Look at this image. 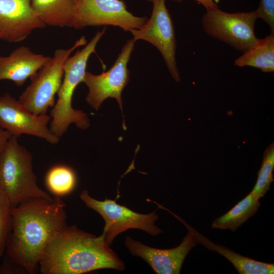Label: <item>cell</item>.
Returning a JSON list of instances; mask_svg holds the SVG:
<instances>
[{
  "mask_svg": "<svg viewBox=\"0 0 274 274\" xmlns=\"http://www.w3.org/2000/svg\"><path fill=\"white\" fill-rule=\"evenodd\" d=\"M65 204L60 197H36L13 207L6 250L10 260L33 274L47 246L66 225Z\"/></svg>",
  "mask_w": 274,
  "mask_h": 274,
  "instance_id": "1",
  "label": "cell"
},
{
  "mask_svg": "<svg viewBox=\"0 0 274 274\" xmlns=\"http://www.w3.org/2000/svg\"><path fill=\"white\" fill-rule=\"evenodd\" d=\"M101 235L66 225L51 239L40 261L42 274H82L100 269L123 271L124 262Z\"/></svg>",
  "mask_w": 274,
  "mask_h": 274,
  "instance_id": "2",
  "label": "cell"
},
{
  "mask_svg": "<svg viewBox=\"0 0 274 274\" xmlns=\"http://www.w3.org/2000/svg\"><path fill=\"white\" fill-rule=\"evenodd\" d=\"M106 30L105 27L97 31L83 48L70 56L65 62L62 82L57 92L58 98L50 115L51 121L49 128L59 138L72 123L82 129H87L90 125L87 114L73 108L72 98L76 87L83 82L88 60L93 53H96V45Z\"/></svg>",
  "mask_w": 274,
  "mask_h": 274,
  "instance_id": "3",
  "label": "cell"
},
{
  "mask_svg": "<svg viewBox=\"0 0 274 274\" xmlns=\"http://www.w3.org/2000/svg\"><path fill=\"white\" fill-rule=\"evenodd\" d=\"M12 136L0 153V189L12 207L36 197H52L37 184L32 156Z\"/></svg>",
  "mask_w": 274,
  "mask_h": 274,
  "instance_id": "4",
  "label": "cell"
},
{
  "mask_svg": "<svg viewBox=\"0 0 274 274\" xmlns=\"http://www.w3.org/2000/svg\"><path fill=\"white\" fill-rule=\"evenodd\" d=\"M86 44L82 36L70 48L56 50L53 56L30 78V83L19 96V101L35 115L47 114L55 104V96L62 82L66 60L76 48Z\"/></svg>",
  "mask_w": 274,
  "mask_h": 274,
  "instance_id": "5",
  "label": "cell"
},
{
  "mask_svg": "<svg viewBox=\"0 0 274 274\" xmlns=\"http://www.w3.org/2000/svg\"><path fill=\"white\" fill-rule=\"evenodd\" d=\"M258 18L255 11L227 13L217 8L206 10L201 23L209 36L244 53L258 39L254 31Z\"/></svg>",
  "mask_w": 274,
  "mask_h": 274,
  "instance_id": "6",
  "label": "cell"
},
{
  "mask_svg": "<svg viewBox=\"0 0 274 274\" xmlns=\"http://www.w3.org/2000/svg\"><path fill=\"white\" fill-rule=\"evenodd\" d=\"M80 197L87 207L98 213L104 219L105 225L102 235L109 245L112 244L119 234L129 229H141L152 236L162 232L155 225L158 218L155 212L148 214H139L118 204L116 200H97L86 190L82 191Z\"/></svg>",
  "mask_w": 274,
  "mask_h": 274,
  "instance_id": "7",
  "label": "cell"
},
{
  "mask_svg": "<svg viewBox=\"0 0 274 274\" xmlns=\"http://www.w3.org/2000/svg\"><path fill=\"white\" fill-rule=\"evenodd\" d=\"M147 20L130 12L123 0H76L71 27L111 25L130 32Z\"/></svg>",
  "mask_w": 274,
  "mask_h": 274,
  "instance_id": "8",
  "label": "cell"
},
{
  "mask_svg": "<svg viewBox=\"0 0 274 274\" xmlns=\"http://www.w3.org/2000/svg\"><path fill=\"white\" fill-rule=\"evenodd\" d=\"M153 5L149 19L139 29L130 31L136 42L146 41L160 52L169 72L176 82L180 80L177 65V42L171 15L167 9L166 0H147Z\"/></svg>",
  "mask_w": 274,
  "mask_h": 274,
  "instance_id": "9",
  "label": "cell"
},
{
  "mask_svg": "<svg viewBox=\"0 0 274 274\" xmlns=\"http://www.w3.org/2000/svg\"><path fill=\"white\" fill-rule=\"evenodd\" d=\"M135 43L132 39L127 41L108 71L99 75L86 72L83 82L88 88L86 100L94 109L97 110L104 100L112 97L117 100L122 111V92L129 81L127 64Z\"/></svg>",
  "mask_w": 274,
  "mask_h": 274,
  "instance_id": "10",
  "label": "cell"
},
{
  "mask_svg": "<svg viewBox=\"0 0 274 274\" xmlns=\"http://www.w3.org/2000/svg\"><path fill=\"white\" fill-rule=\"evenodd\" d=\"M51 119L47 114H32L8 93L0 96V127L12 136L18 138L21 134H28L56 144L59 138L47 126Z\"/></svg>",
  "mask_w": 274,
  "mask_h": 274,
  "instance_id": "11",
  "label": "cell"
},
{
  "mask_svg": "<svg viewBox=\"0 0 274 274\" xmlns=\"http://www.w3.org/2000/svg\"><path fill=\"white\" fill-rule=\"evenodd\" d=\"M187 235L177 247L169 249L150 247L126 236L125 245L133 256H139L147 262L158 274H179L183 263L197 243L192 231L188 228Z\"/></svg>",
  "mask_w": 274,
  "mask_h": 274,
  "instance_id": "12",
  "label": "cell"
},
{
  "mask_svg": "<svg viewBox=\"0 0 274 274\" xmlns=\"http://www.w3.org/2000/svg\"><path fill=\"white\" fill-rule=\"evenodd\" d=\"M45 25L32 10L31 0H0V39L18 43Z\"/></svg>",
  "mask_w": 274,
  "mask_h": 274,
  "instance_id": "13",
  "label": "cell"
},
{
  "mask_svg": "<svg viewBox=\"0 0 274 274\" xmlns=\"http://www.w3.org/2000/svg\"><path fill=\"white\" fill-rule=\"evenodd\" d=\"M50 58L35 53L26 46L18 47L9 56H0V81L11 80L20 87Z\"/></svg>",
  "mask_w": 274,
  "mask_h": 274,
  "instance_id": "14",
  "label": "cell"
},
{
  "mask_svg": "<svg viewBox=\"0 0 274 274\" xmlns=\"http://www.w3.org/2000/svg\"><path fill=\"white\" fill-rule=\"evenodd\" d=\"M173 214L192 231L197 243L225 257L232 264L239 274L273 273L274 264L273 263H267L252 259L237 254L227 247L215 244L202 234L198 232L179 217Z\"/></svg>",
  "mask_w": 274,
  "mask_h": 274,
  "instance_id": "15",
  "label": "cell"
},
{
  "mask_svg": "<svg viewBox=\"0 0 274 274\" xmlns=\"http://www.w3.org/2000/svg\"><path fill=\"white\" fill-rule=\"evenodd\" d=\"M76 0H31V6L45 24L72 27Z\"/></svg>",
  "mask_w": 274,
  "mask_h": 274,
  "instance_id": "16",
  "label": "cell"
},
{
  "mask_svg": "<svg viewBox=\"0 0 274 274\" xmlns=\"http://www.w3.org/2000/svg\"><path fill=\"white\" fill-rule=\"evenodd\" d=\"M234 65L253 67L264 73L273 72L274 34L258 39L252 47L235 60Z\"/></svg>",
  "mask_w": 274,
  "mask_h": 274,
  "instance_id": "17",
  "label": "cell"
},
{
  "mask_svg": "<svg viewBox=\"0 0 274 274\" xmlns=\"http://www.w3.org/2000/svg\"><path fill=\"white\" fill-rule=\"evenodd\" d=\"M260 206L259 199L250 192L228 212L216 218L211 227L221 230L230 229L234 232L257 212Z\"/></svg>",
  "mask_w": 274,
  "mask_h": 274,
  "instance_id": "18",
  "label": "cell"
},
{
  "mask_svg": "<svg viewBox=\"0 0 274 274\" xmlns=\"http://www.w3.org/2000/svg\"><path fill=\"white\" fill-rule=\"evenodd\" d=\"M45 182L48 190L55 196L61 197L71 193L77 184V176L70 166L58 164L47 172Z\"/></svg>",
  "mask_w": 274,
  "mask_h": 274,
  "instance_id": "19",
  "label": "cell"
},
{
  "mask_svg": "<svg viewBox=\"0 0 274 274\" xmlns=\"http://www.w3.org/2000/svg\"><path fill=\"white\" fill-rule=\"evenodd\" d=\"M274 145L271 144L265 149L258 173V177L253 189L251 192L257 199L262 197L269 189L270 184L273 181Z\"/></svg>",
  "mask_w": 274,
  "mask_h": 274,
  "instance_id": "20",
  "label": "cell"
},
{
  "mask_svg": "<svg viewBox=\"0 0 274 274\" xmlns=\"http://www.w3.org/2000/svg\"><path fill=\"white\" fill-rule=\"evenodd\" d=\"M12 206L0 189V257L5 252L6 244L11 225Z\"/></svg>",
  "mask_w": 274,
  "mask_h": 274,
  "instance_id": "21",
  "label": "cell"
},
{
  "mask_svg": "<svg viewBox=\"0 0 274 274\" xmlns=\"http://www.w3.org/2000/svg\"><path fill=\"white\" fill-rule=\"evenodd\" d=\"M255 12L258 18L264 21L274 34V0H260Z\"/></svg>",
  "mask_w": 274,
  "mask_h": 274,
  "instance_id": "22",
  "label": "cell"
},
{
  "mask_svg": "<svg viewBox=\"0 0 274 274\" xmlns=\"http://www.w3.org/2000/svg\"><path fill=\"white\" fill-rule=\"evenodd\" d=\"M176 2H182L184 0H172ZM201 4L206 9L209 10L219 8L217 5L218 0H194Z\"/></svg>",
  "mask_w": 274,
  "mask_h": 274,
  "instance_id": "23",
  "label": "cell"
},
{
  "mask_svg": "<svg viewBox=\"0 0 274 274\" xmlns=\"http://www.w3.org/2000/svg\"><path fill=\"white\" fill-rule=\"evenodd\" d=\"M11 136L12 135L9 132L0 128V153Z\"/></svg>",
  "mask_w": 274,
  "mask_h": 274,
  "instance_id": "24",
  "label": "cell"
},
{
  "mask_svg": "<svg viewBox=\"0 0 274 274\" xmlns=\"http://www.w3.org/2000/svg\"><path fill=\"white\" fill-rule=\"evenodd\" d=\"M0 271H1V268H0Z\"/></svg>",
  "mask_w": 274,
  "mask_h": 274,
  "instance_id": "25",
  "label": "cell"
}]
</instances>
